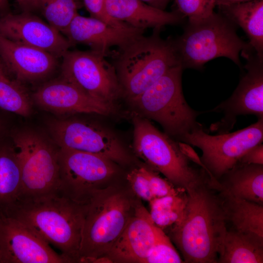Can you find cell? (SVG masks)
<instances>
[{
    "instance_id": "cell-15",
    "label": "cell",
    "mask_w": 263,
    "mask_h": 263,
    "mask_svg": "<svg viewBox=\"0 0 263 263\" xmlns=\"http://www.w3.org/2000/svg\"><path fill=\"white\" fill-rule=\"evenodd\" d=\"M0 35L13 41L61 57L73 45L60 32L33 13L0 17Z\"/></svg>"
},
{
    "instance_id": "cell-3",
    "label": "cell",
    "mask_w": 263,
    "mask_h": 263,
    "mask_svg": "<svg viewBox=\"0 0 263 263\" xmlns=\"http://www.w3.org/2000/svg\"><path fill=\"white\" fill-rule=\"evenodd\" d=\"M140 199L115 182L85 203L79 263H101L134 213Z\"/></svg>"
},
{
    "instance_id": "cell-26",
    "label": "cell",
    "mask_w": 263,
    "mask_h": 263,
    "mask_svg": "<svg viewBox=\"0 0 263 263\" xmlns=\"http://www.w3.org/2000/svg\"><path fill=\"white\" fill-rule=\"evenodd\" d=\"M187 203L186 191L175 195L154 198L149 202L150 217L154 224L164 231L181 219Z\"/></svg>"
},
{
    "instance_id": "cell-32",
    "label": "cell",
    "mask_w": 263,
    "mask_h": 263,
    "mask_svg": "<svg viewBox=\"0 0 263 263\" xmlns=\"http://www.w3.org/2000/svg\"><path fill=\"white\" fill-rule=\"evenodd\" d=\"M126 180L132 191L139 199L149 202L155 198L149 180L141 167L129 171L126 175Z\"/></svg>"
},
{
    "instance_id": "cell-25",
    "label": "cell",
    "mask_w": 263,
    "mask_h": 263,
    "mask_svg": "<svg viewBox=\"0 0 263 263\" xmlns=\"http://www.w3.org/2000/svg\"><path fill=\"white\" fill-rule=\"evenodd\" d=\"M21 171L15 149L0 150V215H6L19 200Z\"/></svg>"
},
{
    "instance_id": "cell-8",
    "label": "cell",
    "mask_w": 263,
    "mask_h": 263,
    "mask_svg": "<svg viewBox=\"0 0 263 263\" xmlns=\"http://www.w3.org/2000/svg\"><path fill=\"white\" fill-rule=\"evenodd\" d=\"M263 141V118L235 132L217 135L209 134L201 124L186 133L179 141L202 150L201 161L211 183L216 185L225 173L239 163L248 150Z\"/></svg>"
},
{
    "instance_id": "cell-23",
    "label": "cell",
    "mask_w": 263,
    "mask_h": 263,
    "mask_svg": "<svg viewBox=\"0 0 263 263\" xmlns=\"http://www.w3.org/2000/svg\"><path fill=\"white\" fill-rule=\"evenodd\" d=\"M217 263H263V238L236 230H226Z\"/></svg>"
},
{
    "instance_id": "cell-6",
    "label": "cell",
    "mask_w": 263,
    "mask_h": 263,
    "mask_svg": "<svg viewBox=\"0 0 263 263\" xmlns=\"http://www.w3.org/2000/svg\"><path fill=\"white\" fill-rule=\"evenodd\" d=\"M131 116L133 151L146 165L185 191L209 179L204 169L191 165L193 162L183 152L179 141L161 132L149 120L133 112Z\"/></svg>"
},
{
    "instance_id": "cell-38",
    "label": "cell",
    "mask_w": 263,
    "mask_h": 263,
    "mask_svg": "<svg viewBox=\"0 0 263 263\" xmlns=\"http://www.w3.org/2000/svg\"><path fill=\"white\" fill-rule=\"evenodd\" d=\"M0 263H1V257L0 251Z\"/></svg>"
},
{
    "instance_id": "cell-16",
    "label": "cell",
    "mask_w": 263,
    "mask_h": 263,
    "mask_svg": "<svg viewBox=\"0 0 263 263\" xmlns=\"http://www.w3.org/2000/svg\"><path fill=\"white\" fill-rule=\"evenodd\" d=\"M161 230L139 199L133 214L103 262L143 263Z\"/></svg>"
},
{
    "instance_id": "cell-29",
    "label": "cell",
    "mask_w": 263,
    "mask_h": 263,
    "mask_svg": "<svg viewBox=\"0 0 263 263\" xmlns=\"http://www.w3.org/2000/svg\"><path fill=\"white\" fill-rule=\"evenodd\" d=\"M180 263L184 262L172 244L170 239L162 230L143 263Z\"/></svg>"
},
{
    "instance_id": "cell-17",
    "label": "cell",
    "mask_w": 263,
    "mask_h": 263,
    "mask_svg": "<svg viewBox=\"0 0 263 263\" xmlns=\"http://www.w3.org/2000/svg\"><path fill=\"white\" fill-rule=\"evenodd\" d=\"M33 99L40 107L59 114L83 113L108 115L115 109L95 100L63 77L41 86L34 94Z\"/></svg>"
},
{
    "instance_id": "cell-18",
    "label": "cell",
    "mask_w": 263,
    "mask_h": 263,
    "mask_svg": "<svg viewBox=\"0 0 263 263\" xmlns=\"http://www.w3.org/2000/svg\"><path fill=\"white\" fill-rule=\"evenodd\" d=\"M144 30L110 25L98 19L76 15L63 35L72 45L82 44L106 55L112 47L121 48L142 35Z\"/></svg>"
},
{
    "instance_id": "cell-34",
    "label": "cell",
    "mask_w": 263,
    "mask_h": 263,
    "mask_svg": "<svg viewBox=\"0 0 263 263\" xmlns=\"http://www.w3.org/2000/svg\"><path fill=\"white\" fill-rule=\"evenodd\" d=\"M238 164L263 165V144H259L248 150Z\"/></svg>"
},
{
    "instance_id": "cell-22",
    "label": "cell",
    "mask_w": 263,
    "mask_h": 263,
    "mask_svg": "<svg viewBox=\"0 0 263 263\" xmlns=\"http://www.w3.org/2000/svg\"><path fill=\"white\" fill-rule=\"evenodd\" d=\"M219 13L244 31L249 45L263 59V0L218 5Z\"/></svg>"
},
{
    "instance_id": "cell-27",
    "label": "cell",
    "mask_w": 263,
    "mask_h": 263,
    "mask_svg": "<svg viewBox=\"0 0 263 263\" xmlns=\"http://www.w3.org/2000/svg\"><path fill=\"white\" fill-rule=\"evenodd\" d=\"M4 67L0 59V107L17 114L27 116L32 111L29 97L18 82L8 77Z\"/></svg>"
},
{
    "instance_id": "cell-12",
    "label": "cell",
    "mask_w": 263,
    "mask_h": 263,
    "mask_svg": "<svg viewBox=\"0 0 263 263\" xmlns=\"http://www.w3.org/2000/svg\"><path fill=\"white\" fill-rule=\"evenodd\" d=\"M49 127L59 148L97 154L119 166L132 162L131 153L120 138L98 123L77 119L57 120Z\"/></svg>"
},
{
    "instance_id": "cell-20",
    "label": "cell",
    "mask_w": 263,
    "mask_h": 263,
    "mask_svg": "<svg viewBox=\"0 0 263 263\" xmlns=\"http://www.w3.org/2000/svg\"><path fill=\"white\" fill-rule=\"evenodd\" d=\"M109 15L129 26L145 30L181 23L184 17L177 12H167L151 6L141 0H106Z\"/></svg>"
},
{
    "instance_id": "cell-9",
    "label": "cell",
    "mask_w": 263,
    "mask_h": 263,
    "mask_svg": "<svg viewBox=\"0 0 263 263\" xmlns=\"http://www.w3.org/2000/svg\"><path fill=\"white\" fill-rule=\"evenodd\" d=\"M14 142L21 171L19 200L59 193L58 149L40 135L29 132L18 133Z\"/></svg>"
},
{
    "instance_id": "cell-24",
    "label": "cell",
    "mask_w": 263,
    "mask_h": 263,
    "mask_svg": "<svg viewBox=\"0 0 263 263\" xmlns=\"http://www.w3.org/2000/svg\"><path fill=\"white\" fill-rule=\"evenodd\" d=\"M221 194L226 220L234 229L263 238V205Z\"/></svg>"
},
{
    "instance_id": "cell-7",
    "label": "cell",
    "mask_w": 263,
    "mask_h": 263,
    "mask_svg": "<svg viewBox=\"0 0 263 263\" xmlns=\"http://www.w3.org/2000/svg\"><path fill=\"white\" fill-rule=\"evenodd\" d=\"M181 65L173 67L141 94L129 101L133 112L156 121L168 135L177 141L200 125L201 113L186 101L182 88Z\"/></svg>"
},
{
    "instance_id": "cell-37",
    "label": "cell",
    "mask_w": 263,
    "mask_h": 263,
    "mask_svg": "<svg viewBox=\"0 0 263 263\" xmlns=\"http://www.w3.org/2000/svg\"><path fill=\"white\" fill-rule=\"evenodd\" d=\"M0 13L1 15L9 13V0H0Z\"/></svg>"
},
{
    "instance_id": "cell-19",
    "label": "cell",
    "mask_w": 263,
    "mask_h": 263,
    "mask_svg": "<svg viewBox=\"0 0 263 263\" xmlns=\"http://www.w3.org/2000/svg\"><path fill=\"white\" fill-rule=\"evenodd\" d=\"M58 58L46 51L0 35V59L20 81L33 82L46 78L55 70Z\"/></svg>"
},
{
    "instance_id": "cell-33",
    "label": "cell",
    "mask_w": 263,
    "mask_h": 263,
    "mask_svg": "<svg viewBox=\"0 0 263 263\" xmlns=\"http://www.w3.org/2000/svg\"><path fill=\"white\" fill-rule=\"evenodd\" d=\"M106 0H83V3L91 17L113 26H130L125 23L115 19L109 15L106 10Z\"/></svg>"
},
{
    "instance_id": "cell-10",
    "label": "cell",
    "mask_w": 263,
    "mask_h": 263,
    "mask_svg": "<svg viewBox=\"0 0 263 263\" xmlns=\"http://www.w3.org/2000/svg\"><path fill=\"white\" fill-rule=\"evenodd\" d=\"M60 193L85 203L96 191L116 182L119 165L103 156L59 148Z\"/></svg>"
},
{
    "instance_id": "cell-13",
    "label": "cell",
    "mask_w": 263,
    "mask_h": 263,
    "mask_svg": "<svg viewBox=\"0 0 263 263\" xmlns=\"http://www.w3.org/2000/svg\"><path fill=\"white\" fill-rule=\"evenodd\" d=\"M241 53L246 59V73L231 96L211 111L224 114L220 121L210 127V131L218 133L228 132L239 115L253 114L263 118V59L252 49Z\"/></svg>"
},
{
    "instance_id": "cell-2",
    "label": "cell",
    "mask_w": 263,
    "mask_h": 263,
    "mask_svg": "<svg viewBox=\"0 0 263 263\" xmlns=\"http://www.w3.org/2000/svg\"><path fill=\"white\" fill-rule=\"evenodd\" d=\"M85 203L60 193L19 200L7 215L22 223L61 252L69 263H79Z\"/></svg>"
},
{
    "instance_id": "cell-30",
    "label": "cell",
    "mask_w": 263,
    "mask_h": 263,
    "mask_svg": "<svg viewBox=\"0 0 263 263\" xmlns=\"http://www.w3.org/2000/svg\"><path fill=\"white\" fill-rule=\"evenodd\" d=\"M176 12L188 22H193L206 18L214 12L215 0H175Z\"/></svg>"
},
{
    "instance_id": "cell-1",
    "label": "cell",
    "mask_w": 263,
    "mask_h": 263,
    "mask_svg": "<svg viewBox=\"0 0 263 263\" xmlns=\"http://www.w3.org/2000/svg\"><path fill=\"white\" fill-rule=\"evenodd\" d=\"M208 181L188 189L181 219L169 228V238L180 250L184 263H217L225 233L223 199L212 191Z\"/></svg>"
},
{
    "instance_id": "cell-35",
    "label": "cell",
    "mask_w": 263,
    "mask_h": 263,
    "mask_svg": "<svg viewBox=\"0 0 263 263\" xmlns=\"http://www.w3.org/2000/svg\"><path fill=\"white\" fill-rule=\"evenodd\" d=\"M148 4L160 10H165L169 0H141Z\"/></svg>"
},
{
    "instance_id": "cell-28",
    "label": "cell",
    "mask_w": 263,
    "mask_h": 263,
    "mask_svg": "<svg viewBox=\"0 0 263 263\" xmlns=\"http://www.w3.org/2000/svg\"><path fill=\"white\" fill-rule=\"evenodd\" d=\"M78 8L77 0H36V11L62 34L78 14Z\"/></svg>"
},
{
    "instance_id": "cell-14",
    "label": "cell",
    "mask_w": 263,
    "mask_h": 263,
    "mask_svg": "<svg viewBox=\"0 0 263 263\" xmlns=\"http://www.w3.org/2000/svg\"><path fill=\"white\" fill-rule=\"evenodd\" d=\"M1 263H69L61 254L17 219L0 215Z\"/></svg>"
},
{
    "instance_id": "cell-36",
    "label": "cell",
    "mask_w": 263,
    "mask_h": 263,
    "mask_svg": "<svg viewBox=\"0 0 263 263\" xmlns=\"http://www.w3.org/2000/svg\"><path fill=\"white\" fill-rule=\"evenodd\" d=\"M254 0H215L217 6L243 3Z\"/></svg>"
},
{
    "instance_id": "cell-5",
    "label": "cell",
    "mask_w": 263,
    "mask_h": 263,
    "mask_svg": "<svg viewBox=\"0 0 263 263\" xmlns=\"http://www.w3.org/2000/svg\"><path fill=\"white\" fill-rule=\"evenodd\" d=\"M173 43L183 69H202L206 63L219 57H227L241 67L240 53L252 48L238 36L234 23L214 12L206 18L188 22Z\"/></svg>"
},
{
    "instance_id": "cell-4",
    "label": "cell",
    "mask_w": 263,
    "mask_h": 263,
    "mask_svg": "<svg viewBox=\"0 0 263 263\" xmlns=\"http://www.w3.org/2000/svg\"><path fill=\"white\" fill-rule=\"evenodd\" d=\"M161 27L149 37L141 35L119 49L114 64L122 96L128 101L135 98L168 70L181 65L173 40H164Z\"/></svg>"
},
{
    "instance_id": "cell-31",
    "label": "cell",
    "mask_w": 263,
    "mask_h": 263,
    "mask_svg": "<svg viewBox=\"0 0 263 263\" xmlns=\"http://www.w3.org/2000/svg\"><path fill=\"white\" fill-rule=\"evenodd\" d=\"M148 178L151 190L155 198L175 195L184 189L175 187L168 179L161 177L158 172L147 165L140 166Z\"/></svg>"
},
{
    "instance_id": "cell-11",
    "label": "cell",
    "mask_w": 263,
    "mask_h": 263,
    "mask_svg": "<svg viewBox=\"0 0 263 263\" xmlns=\"http://www.w3.org/2000/svg\"><path fill=\"white\" fill-rule=\"evenodd\" d=\"M93 50L68 51L62 57V77L95 100L114 107L122 92L114 65Z\"/></svg>"
},
{
    "instance_id": "cell-21",
    "label": "cell",
    "mask_w": 263,
    "mask_h": 263,
    "mask_svg": "<svg viewBox=\"0 0 263 263\" xmlns=\"http://www.w3.org/2000/svg\"><path fill=\"white\" fill-rule=\"evenodd\" d=\"M221 178L222 193L263 205V165L238 164Z\"/></svg>"
}]
</instances>
